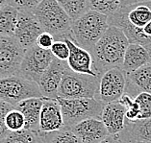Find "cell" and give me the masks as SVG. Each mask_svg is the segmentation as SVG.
<instances>
[{
    "label": "cell",
    "instance_id": "1",
    "mask_svg": "<svg viewBox=\"0 0 151 143\" xmlns=\"http://www.w3.org/2000/svg\"><path fill=\"white\" fill-rule=\"evenodd\" d=\"M108 23L120 28L130 43H139L151 53V0L120 7Z\"/></svg>",
    "mask_w": 151,
    "mask_h": 143
},
{
    "label": "cell",
    "instance_id": "2",
    "mask_svg": "<svg viewBox=\"0 0 151 143\" xmlns=\"http://www.w3.org/2000/svg\"><path fill=\"white\" fill-rule=\"evenodd\" d=\"M129 43L120 28L110 25L91 51L94 71L100 76L110 68L121 67Z\"/></svg>",
    "mask_w": 151,
    "mask_h": 143
},
{
    "label": "cell",
    "instance_id": "3",
    "mask_svg": "<svg viewBox=\"0 0 151 143\" xmlns=\"http://www.w3.org/2000/svg\"><path fill=\"white\" fill-rule=\"evenodd\" d=\"M109 26L106 14L90 10L72 21L69 35L79 46L91 51Z\"/></svg>",
    "mask_w": 151,
    "mask_h": 143
},
{
    "label": "cell",
    "instance_id": "4",
    "mask_svg": "<svg viewBox=\"0 0 151 143\" xmlns=\"http://www.w3.org/2000/svg\"><path fill=\"white\" fill-rule=\"evenodd\" d=\"M33 14L43 31L52 34L56 39L69 35L73 20L56 0H42Z\"/></svg>",
    "mask_w": 151,
    "mask_h": 143
},
{
    "label": "cell",
    "instance_id": "5",
    "mask_svg": "<svg viewBox=\"0 0 151 143\" xmlns=\"http://www.w3.org/2000/svg\"><path fill=\"white\" fill-rule=\"evenodd\" d=\"M99 77L77 73L68 66L59 87L58 97L95 98L99 87Z\"/></svg>",
    "mask_w": 151,
    "mask_h": 143
},
{
    "label": "cell",
    "instance_id": "6",
    "mask_svg": "<svg viewBox=\"0 0 151 143\" xmlns=\"http://www.w3.org/2000/svg\"><path fill=\"white\" fill-rule=\"evenodd\" d=\"M57 100L61 106L65 127L70 128L76 123L90 117L100 118L105 104L96 98H62Z\"/></svg>",
    "mask_w": 151,
    "mask_h": 143
},
{
    "label": "cell",
    "instance_id": "7",
    "mask_svg": "<svg viewBox=\"0 0 151 143\" xmlns=\"http://www.w3.org/2000/svg\"><path fill=\"white\" fill-rule=\"evenodd\" d=\"M32 97H43L39 85L20 74L0 78V99L14 107L20 101Z\"/></svg>",
    "mask_w": 151,
    "mask_h": 143
},
{
    "label": "cell",
    "instance_id": "8",
    "mask_svg": "<svg viewBox=\"0 0 151 143\" xmlns=\"http://www.w3.org/2000/svg\"><path fill=\"white\" fill-rule=\"evenodd\" d=\"M127 85L126 73L121 67L110 68L99 77L96 99L103 104L119 101L125 93Z\"/></svg>",
    "mask_w": 151,
    "mask_h": 143
},
{
    "label": "cell",
    "instance_id": "9",
    "mask_svg": "<svg viewBox=\"0 0 151 143\" xmlns=\"http://www.w3.org/2000/svg\"><path fill=\"white\" fill-rule=\"evenodd\" d=\"M54 56L50 50H45L37 44L25 50L22 61H21L19 74L33 82L38 84L40 77L43 74Z\"/></svg>",
    "mask_w": 151,
    "mask_h": 143
},
{
    "label": "cell",
    "instance_id": "10",
    "mask_svg": "<svg viewBox=\"0 0 151 143\" xmlns=\"http://www.w3.org/2000/svg\"><path fill=\"white\" fill-rule=\"evenodd\" d=\"M24 52L14 36H0V78L19 74Z\"/></svg>",
    "mask_w": 151,
    "mask_h": 143
},
{
    "label": "cell",
    "instance_id": "11",
    "mask_svg": "<svg viewBox=\"0 0 151 143\" xmlns=\"http://www.w3.org/2000/svg\"><path fill=\"white\" fill-rule=\"evenodd\" d=\"M42 32V25L34 14L19 12L14 38L24 50L35 45L37 39Z\"/></svg>",
    "mask_w": 151,
    "mask_h": 143
},
{
    "label": "cell",
    "instance_id": "12",
    "mask_svg": "<svg viewBox=\"0 0 151 143\" xmlns=\"http://www.w3.org/2000/svg\"><path fill=\"white\" fill-rule=\"evenodd\" d=\"M68 66V65L67 61L58 60L56 58L53 59L49 66L43 72L38 82L40 93L42 94L43 97L53 99L58 98L59 87H60L63 76Z\"/></svg>",
    "mask_w": 151,
    "mask_h": 143
},
{
    "label": "cell",
    "instance_id": "13",
    "mask_svg": "<svg viewBox=\"0 0 151 143\" xmlns=\"http://www.w3.org/2000/svg\"><path fill=\"white\" fill-rule=\"evenodd\" d=\"M62 39H64L69 47V57L67 63L68 67L72 71L83 73V74L99 76L93 69V56H91V51L79 46L70 36V35L65 36Z\"/></svg>",
    "mask_w": 151,
    "mask_h": 143
},
{
    "label": "cell",
    "instance_id": "14",
    "mask_svg": "<svg viewBox=\"0 0 151 143\" xmlns=\"http://www.w3.org/2000/svg\"><path fill=\"white\" fill-rule=\"evenodd\" d=\"M65 127L61 106L57 99L42 98V107L40 115V132L52 133Z\"/></svg>",
    "mask_w": 151,
    "mask_h": 143
},
{
    "label": "cell",
    "instance_id": "15",
    "mask_svg": "<svg viewBox=\"0 0 151 143\" xmlns=\"http://www.w3.org/2000/svg\"><path fill=\"white\" fill-rule=\"evenodd\" d=\"M70 129L82 143H99L109 135L104 123L98 117L84 119Z\"/></svg>",
    "mask_w": 151,
    "mask_h": 143
},
{
    "label": "cell",
    "instance_id": "16",
    "mask_svg": "<svg viewBox=\"0 0 151 143\" xmlns=\"http://www.w3.org/2000/svg\"><path fill=\"white\" fill-rule=\"evenodd\" d=\"M126 109L119 101L105 104L101 112L100 119L104 123L109 134L119 135L126 127Z\"/></svg>",
    "mask_w": 151,
    "mask_h": 143
},
{
    "label": "cell",
    "instance_id": "17",
    "mask_svg": "<svg viewBox=\"0 0 151 143\" xmlns=\"http://www.w3.org/2000/svg\"><path fill=\"white\" fill-rule=\"evenodd\" d=\"M151 61V53L139 43H129L124 54L121 68L125 73H130Z\"/></svg>",
    "mask_w": 151,
    "mask_h": 143
},
{
    "label": "cell",
    "instance_id": "18",
    "mask_svg": "<svg viewBox=\"0 0 151 143\" xmlns=\"http://www.w3.org/2000/svg\"><path fill=\"white\" fill-rule=\"evenodd\" d=\"M43 97H32L17 103L14 108L22 112L25 118V129L40 132V115Z\"/></svg>",
    "mask_w": 151,
    "mask_h": 143
},
{
    "label": "cell",
    "instance_id": "19",
    "mask_svg": "<svg viewBox=\"0 0 151 143\" xmlns=\"http://www.w3.org/2000/svg\"><path fill=\"white\" fill-rule=\"evenodd\" d=\"M127 85L126 90L133 89L131 95L139 92H147L151 94V61L139 67L133 72L126 73ZM135 95V96H136Z\"/></svg>",
    "mask_w": 151,
    "mask_h": 143
},
{
    "label": "cell",
    "instance_id": "20",
    "mask_svg": "<svg viewBox=\"0 0 151 143\" xmlns=\"http://www.w3.org/2000/svg\"><path fill=\"white\" fill-rule=\"evenodd\" d=\"M132 142L151 143V117L146 119L137 120L135 122H127L125 130Z\"/></svg>",
    "mask_w": 151,
    "mask_h": 143
},
{
    "label": "cell",
    "instance_id": "21",
    "mask_svg": "<svg viewBox=\"0 0 151 143\" xmlns=\"http://www.w3.org/2000/svg\"><path fill=\"white\" fill-rule=\"evenodd\" d=\"M19 12L6 4L0 9V36H14Z\"/></svg>",
    "mask_w": 151,
    "mask_h": 143
},
{
    "label": "cell",
    "instance_id": "22",
    "mask_svg": "<svg viewBox=\"0 0 151 143\" xmlns=\"http://www.w3.org/2000/svg\"><path fill=\"white\" fill-rule=\"evenodd\" d=\"M42 143H82L77 135L68 127L52 132V133H40Z\"/></svg>",
    "mask_w": 151,
    "mask_h": 143
},
{
    "label": "cell",
    "instance_id": "23",
    "mask_svg": "<svg viewBox=\"0 0 151 143\" xmlns=\"http://www.w3.org/2000/svg\"><path fill=\"white\" fill-rule=\"evenodd\" d=\"M1 143H42L40 132L23 129L17 132H9Z\"/></svg>",
    "mask_w": 151,
    "mask_h": 143
},
{
    "label": "cell",
    "instance_id": "24",
    "mask_svg": "<svg viewBox=\"0 0 151 143\" xmlns=\"http://www.w3.org/2000/svg\"><path fill=\"white\" fill-rule=\"evenodd\" d=\"M72 20L90 11L89 0H56Z\"/></svg>",
    "mask_w": 151,
    "mask_h": 143
},
{
    "label": "cell",
    "instance_id": "25",
    "mask_svg": "<svg viewBox=\"0 0 151 143\" xmlns=\"http://www.w3.org/2000/svg\"><path fill=\"white\" fill-rule=\"evenodd\" d=\"M91 10L110 16L117 12L120 7V0H89Z\"/></svg>",
    "mask_w": 151,
    "mask_h": 143
},
{
    "label": "cell",
    "instance_id": "26",
    "mask_svg": "<svg viewBox=\"0 0 151 143\" xmlns=\"http://www.w3.org/2000/svg\"><path fill=\"white\" fill-rule=\"evenodd\" d=\"M5 124L9 132H17L25 129V118L22 112L16 108L12 109L6 114Z\"/></svg>",
    "mask_w": 151,
    "mask_h": 143
},
{
    "label": "cell",
    "instance_id": "27",
    "mask_svg": "<svg viewBox=\"0 0 151 143\" xmlns=\"http://www.w3.org/2000/svg\"><path fill=\"white\" fill-rule=\"evenodd\" d=\"M139 109V120L151 117V94L147 92H139L135 96Z\"/></svg>",
    "mask_w": 151,
    "mask_h": 143
},
{
    "label": "cell",
    "instance_id": "28",
    "mask_svg": "<svg viewBox=\"0 0 151 143\" xmlns=\"http://www.w3.org/2000/svg\"><path fill=\"white\" fill-rule=\"evenodd\" d=\"M42 0H7V4L16 8L18 12L33 13Z\"/></svg>",
    "mask_w": 151,
    "mask_h": 143
},
{
    "label": "cell",
    "instance_id": "29",
    "mask_svg": "<svg viewBox=\"0 0 151 143\" xmlns=\"http://www.w3.org/2000/svg\"><path fill=\"white\" fill-rule=\"evenodd\" d=\"M50 52L52 53L54 58L67 61L69 57V47L64 39H56L50 48Z\"/></svg>",
    "mask_w": 151,
    "mask_h": 143
},
{
    "label": "cell",
    "instance_id": "30",
    "mask_svg": "<svg viewBox=\"0 0 151 143\" xmlns=\"http://www.w3.org/2000/svg\"><path fill=\"white\" fill-rule=\"evenodd\" d=\"M14 107L7 102L0 99V143L6 137V135L9 134V130L7 129L5 124V117L11 109Z\"/></svg>",
    "mask_w": 151,
    "mask_h": 143
},
{
    "label": "cell",
    "instance_id": "31",
    "mask_svg": "<svg viewBox=\"0 0 151 143\" xmlns=\"http://www.w3.org/2000/svg\"><path fill=\"white\" fill-rule=\"evenodd\" d=\"M55 40H56V39L52 34H50V33L46 31H43L37 39L36 44L42 49L50 50V48L54 44Z\"/></svg>",
    "mask_w": 151,
    "mask_h": 143
},
{
    "label": "cell",
    "instance_id": "32",
    "mask_svg": "<svg viewBox=\"0 0 151 143\" xmlns=\"http://www.w3.org/2000/svg\"><path fill=\"white\" fill-rule=\"evenodd\" d=\"M99 143H122L121 139L119 138V135H111L109 134L108 137H106L103 140H101Z\"/></svg>",
    "mask_w": 151,
    "mask_h": 143
},
{
    "label": "cell",
    "instance_id": "33",
    "mask_svg": "<svg viewBox=\"0 0 151 143\" xmlns=\"http://www.w3.org/2000/svg\"><path fill=\"white\" fill-rule=\"evenodd\" d=\"M142 1H148V0H120L121 7L131 5V4H134V3H138V2H142Z\"/></svg>",
    "mask_w": 151,
    "mask_h": 143
},
{
    "label": "cell",
    "instance_id": "34",
    "mask_svg": "<svg viewBox=\"0 0 151 143\" xmlns=\"http://www.w3.org/2000/svg\"><path fill=\"white\" fill-rule=\"evenodd\" d=\"M7 4V0H0V9Z\"/></svg>",
    "mask_w": 151,
    "mask_h": 143
},
{
    "label": "cell",
    "instance_id": "35",
    "mask_svg": "<svg viewBox=\"0 0 151 143\" xmlns=\"http://www.w3.org/2000/svg\"><path fill=\"white\" fill-rule=\"evenodd\" d=\"M132 143H148V142H139V141H135V142H132Z\"/></svg>",
    "mask_w": 151,
    "mask_h": 143
}]
</instances>
